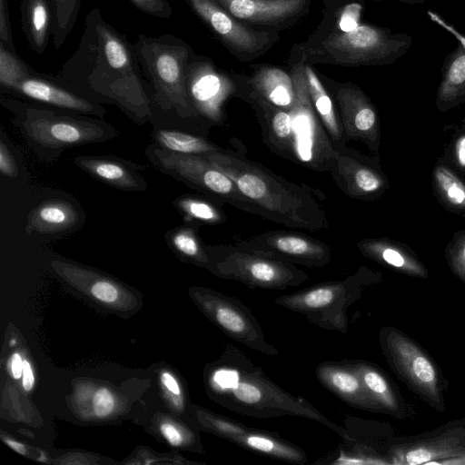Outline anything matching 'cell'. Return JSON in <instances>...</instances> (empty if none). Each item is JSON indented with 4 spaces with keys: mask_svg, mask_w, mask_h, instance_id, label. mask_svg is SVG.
I'll return each mask as SVG.
<instances>
[{
    "mask_svg": "<svg viewBox=\"0 0 465 465\" xmlns=\"http://www.w3.org/2000/svg\"><path fill=\"white\" fill-rule=\"evenodd\" d=\"M141 73L134 44L94 7L75 51L63 64L60 81L86 94L143 104L147 96Z\"/></svg>",
    "mask_w": 465,
    "mask_h": 465,
    "instance_id": "obj_1",
    "label": "cell"
},
{
    "mask_svg": "<svg viewBox=\"0 0 465 465\" xmlns=\"http://www.w3.org/2000/svg\"><path fill=\"white\" fill-rule=\"evenodd\" d=\"M205 380L210 398L227 410L258 419L286 415L310 419L348 440L345 428L305 399L284 391L232 343H226L221 356L208 365Z\"/></svg>",
    "mask_w": 465,
    "mask_h": 465,
    "instance_id": "obj_2",
    "label": "cell"
},
{
    "mask_svg": "<svg viewBox=\"0 0 465 465\" xmlns=\"http://www.w3.org/2000/svg\"><path fill=\"white\" fill-rule=\"evenodd\" d=\"M230 177L258 215L289 228L320 231L329 221L319 199L323 193L306 184L292 183L244 156L222 150L205 155Z\"/></svg>",
    "mask_w": 465,
    "mask_h": 465,
    "instance_id": "obj_3",
    "label": "cell"
},
{
    "mask_svg": "<svg viewBox=\"0 0 465 465\" xmlns=\"http://www.w3.org/2000/svg\"><path fill=\"white\" fill-rule=\"evenodd\" d=\"M308 64L381 66L396 62L412 45V37L391 28L361 23L355 29L331 35L317 42L297 44Z\"/></svg>",
    "mask_w": 465,
    "mask_h": 465,
    "instance_id": "obj_4",
    "label": "cell"
},
{
    "mask_svg": "<svg viewBox=\"0 0 465 465\" xmlns=\"http://www.w3.org/2000/svg\"><path fill=\"white\" fill-rule=\"evenodd\" d=\"M381 276L362 266L344 280L320 282L278 296L274 302L304 315L310 322L322 329L346 334L349 307L360 300L367 287L379 282Z\"/></svg>",
    "mask_w": 465,
    "mask_h": 465,
    "instance_id": "obj_5",
    "label": "cell"
},
{
    "mask_svg": "<svg viewBox=\"0 0 465 465\" xmlns=\"http://www.w3.org/2000/svg\"><path fill=\"white\" fill-rule=\"evenodd\" d=\"M142 73L153 84L157 97L185 115H194L186 91V69L195 54L183 39L169 34L138 35L134 44Z\"/></svg>",
    "mask_w": 465,
    "mask_h": 465,
    "instance_id": "obj_6",
    "label": "cell"
},
{
    "mask_svg": "<svg viewBox=\"0 0 465 465\" xmlns=\"http://www.w3.org/2000/svg\"><path fill=\"white\" fill-rule=\"evenodd\" d=\"M287 69L294 84V103L289 111L292 129V162L315 172L330 173L337 150L312 105L304 56L297 44L287 57Z\"/></svg>",
    "mask_w": 465,
    "mask_h": 465,
    "instance_id": "obj_7",
    "label": "cell"
},
{
    "mask_svg": "<svg viewBox=\"0 0 465 465\" xmlns=\"http://www.w3.org/2000/svg\"><path fill=\"white\" fill-rule=\"evenodd\" d=\"M379 341L393 373L430 407L445 412L446 380L430 355L416 341L393 326L381 329Z\"/></svg>",
    "mask_w": 465,
    "mask_h": 465,
    "instance_id": "obj_8",
    "label": "cell"
},
{
    "mask_svg": "<svg viewBox=\"0 0 465 465\" xmlns=\"http://www.w3.org/2000/svg\"><path fill=\"white\" fill-rule=\"evenodd\" d=\"M208 270L216 276L252 289L285 291L306 282L308 274L294 264L235 244L206 246Z\"/></svg>",
    "mask_w": 465,
    "mask_h": 465,
    "instance_id": "obj_9",
    "label": "cell"
},
{
    "mask_svg": "<svg viewBox=\"0 0 465 465\" xmlns=\"http://www.w3.org/2000/svg\"><path fill=\"white\" fill-rule=\"evenodd\" d=\"M191 10L237 59L251 62L267 54L280 40L278 32L250 27L226 11L216 0H185Z\"/></svg>",
    "mask_w": 465,
    "mask_h": 465,
    "instance_id": "obj_10",
    "label": "cell"
},
{
    "mask_svg": "<svg viewBox=\"0 0 465 465\" xmlns=\"http://www.w3.org/2000/svg\"><path fill=\"white\" fill-rule=\"evenodd\" d=\"M193 296L203 312L226 336L262 354H279V351L267 341L258 319L240 300L202 288L194 290Z\"/></svg>",
    "mask_w": 465,
    "mask_h": 465,
    "instance_id": "obj_11",
    "label": "cell"
},
{
    "mask_svg": "<svg viewBox=\"0 0 465 465\" xmlns=\"http://www.w3.org/2000/svg\"><path fill=\"white\" fill-rule=\"evenodd\" d=\"M162 165L213 199L258 215L255 207L241 193L234 182L205 155L157 152Z\"/></svg>",
    "mask_w": 465,
    "mask_h": 465,
    "instance_id": "obj_12",
    "label": "cell"
},
{
    "mask_svg": "<svg viewBox=\"0 0 465 465\" xmlns=\"http://www.w3.org/2000/svg\"><path fill=\"white\" fill-rule=\"evenodd\" d=\"M386 453L391 465H432L465 454V418L420 435L396 438Z\"/></svg>",
    "mask_w": 465,
    "mask_h": 465,
    "instance_id": "obj_13",
    "label": "cell"
},
{
    "mask_svg": "<svg viewBox=\"0 0 465 465\" xmlns=\"http://www.w3.org/2000/svg\"><path fill=\"white\" fill-rule=\"evenodd\" d=\"M186 91L192 106L213 124L222 125L223 107L237 92L232 72L217 67L212 59L194 54L186 69Z\"/></svg>",
    "mask_w": 465,
    "mask_h": 465,
    "instance_id": "obj_14",
    "label": "cell"
},
{
    "mask_svg": "<svg viewBox=\"0 0 465 465\" xmlns=\"http://www.w3.org/2000/svg\"><path fill=\"white\" fill-rule=\"evenodd\" d=\"M322 82L334 98L343 132V140L361 141L378 151L380 125L378 112L366 94L351 82H337L322 75Z\"/></svg>",
    "mask_w": 465,
    "mask_h": 465,
    "instance_id": "obj_15",
    "label": "cell"
},
{
    "mask_svg": "<svg viewBox=\"0 0 465 465\" xmlns=\"http://www.w3.org/2000/svg\"><path fill=\"white\" fill-rule=\"evenodd\" d=\"M280 260L310 268H321L331 262V247L307 234L290 231H268L234 243Z\"/></svg>",
    "mask_w": 465,
    "mask_h": 465,
    "instance_id": "obj_16",
    "label": "cell"
},
{
    "mask_svg": "<svg viewBox=\"0 0 465 465\" xmlns=\"http://www.w3.org/2000/svg\"><path fill=\"white\" fill-rule=\"evenodd\" d=\"M341 143L330 173L337 187L350 198L370 201L388 187L379 163Z\"/></svg>",
    "mask_w": 465,
    "mask_h": 465,
    "instance_id": "obj_17",
    "label": "cell"
},
{
    "mask_svg": "<svg viewBox=\"0 0 465 465\" xmlns=\"http://www.w3.org/2000/svg\"><path fill=\"white\" fill-rule=\"evenodd\" d=\"M233 17L260 31L278 32L297 25L312 0H216Z\"/></svg>",
    "mask_w": 465,
    "mask_h": 465,
    "instance_id": "obj_18",
    "label": "cell"
},
{
    "mask_svg": "<svg viewBox=\"0 0 465 465\" xmlns=\"http://www.w3.org/2000/svg\"><path fill=\"white\" fill-rule=\"evenodd\" d=\"M237 83L235 97L253 109L261 125L264 143L279 156L292 162V129L290 112L263 99L251 89L238 73L232 72Z\"/></svg>",
    "mask_w": 465,
    "mask_h": 465,
    "instance_id": "obj_19",
    "label": "cell"
},
{
    "mask_svg": "<svg viewBox=\"0 0 465 465\" xmlns=\"http://www.w3.org/2000/svg\"><path fill=\"white\" fill-rule=\"evenodd\" d=\"M25 125L29 136L45 147L89 143L103 136L99 126L66 117L36 118Z\"/></svg>",
    "mask_w": 465,
    "mask_h": 465,
    "instance_id": "obj_20",
    "label": "cell"
},
{
    "mask_svg": "<svg viewBox=\"0 0 465 465\" xmlns=\"http://www.w3.org/2000/svg\"><path fill=\"white\" fill-rule=\"evenodd\" d=\"M315 374L323 387L351 407L378 412L351 360L322 361Z\"/></svg>",
    "mask_w": 465,
    "mask_h": 465,
    "instance_id": "obj_21",
    "label": "cell"
},
{
    "mask_svg": "<svg viewBox=\"0 0 465 465\" xmlns=\"http://www.w3.org/2000/svg\"><path fill=\"white\" fill-rule=\"evenodd\" d=\"M362 381L364 389L378 412L406 420L411 409L386 372L375 363L351 360Z\"/></svg>",
    "mask_w": 465,
    "mask_h": 465,
    "instance_id": "obj_22",
    "label": "cell"
},
{
    "mask_svg": "<svg viewBox=\"0 0 465 465\" xmlns=\"http://www.w3.org/2000/svg\"><path fill=\"white\" fill-rule=\"evenodd\" d=\"M432 18L457 40L456 47L444 57L437 90L436 104L446 110L465 102V33L458 32L435 14Z\"/></svg>",
    "mask_w": 465,
    "mask_h": 465,
    "instance_id": "obj_23",
    "label": "cell"
},
{
    "mask_svg": "<svg viewBox=\"0 0 465 465\" xmlns=\"http://www.w3.org/2000/svg\"><path fill=\"white\" fill-rule=\"evenodd\" d=\"M239 74L263 99L284 110L292 109L295 94L293 80L288 69L258 64L249 67V74Z\"/></svg>",
    "mask_w": 465,
    "mask_h": 465,
    "instance_id": "obj_24",
    "label": "cell"
},
{
    "mask_svg": "<svg viewBox=\"0 0 465 465\" xmlns=\"http://www.w3.org/2000/svg\"><path fill=\"white\" fill-rule=\"evenodd\" d=\"M366 258L411 277L425 279L429 272L407 247L386 238L364 239L357 242Z\"/></svg>",
    "mask_w": 465,
    "mask_h": 465,
    "instance_id": "obj_25",
    "label": "cell"
},
{
    "mask_svg": "<svg viewBox=\"0 0 465 465\" xmlns=\"http://www.w3.org/2000/svg\"><path fill=\"white\" fill-rule=\"evenodd\" d=\"M15 92L34 100L65 109L80 112H91L94 109L92 103L74 91L62 86L45 74L35 71L18 84Z\"/></svg>",
    "mask_w": 465,
    "mask_h": 465,
    "instance_id": "obj_26",
    "label": "cell"
},
{
    "mask_svg": "<svg viewBox=\"0 0 465 465\" xmlns=\"http://www.w3.org/2000/svg\"><path fill=\"white\" fill-rule=\"evenodd\" d=\"M22 31L31 50L43 54L53 35L54 1L21 0Z\"/></svg>",
    "mask_w": 465,
    "mask_h": 465,
    "instance_id": "obj_27",
    "label": "cell"
},
{
    "mask_svg": "<svg viewBox=\"0 0 465 465\" xmlns=\"http://www.w3.org/2000/svg\"><path fill=\"white\" fill-rule=\"evenodd\" d=\"M362 0H323L322 18L306 42H317L331 35L355 29L364 8Z\"/></svg>",
    "mask_w": 465,
    "mask_h": 465,
    "instance_id": "obj_28",
    "label": "cell"
},
{
    "mask_svg": "<svg viewBox=\"0 0 465 465\" xmlns=\"http://www.w3.org/2000/svg\"><path fill=\"white\" fill-rule=\"evenodd\" d=\"M236 444L251 451L298 465H304L308 461L306 453L301 448L278 434L261 429L247 427Z\"/></svg>",
    "mask_w": 465,
    "mask_h": 465,
    "instance_id": "obj_29",
    "label": "cell"
},
{
    "mask_svg": "<svg viewBox=\"0 0 465 465\" xmlns=\"http://www.w3.org/2000/svg\"><path fill=\"white\" fill-rule=\"evenodd\" d=\"M304 72L312 105L332 143L335 145L345 143L339 113L334 107L331 94L312 64L304 63Z\"/></svg>",
    "mask_w": 465,
    "mask_h": 465,
    "instance_id": "obj_30",
    "label": "cell"
},
{
    "mask_svg": "<svg viewBox=\"0 0 465 465\" xmlns=\"http://www.w3.org/2000/svg\"><path fill=\"white\" fill-rule=\"evenodd\" d=\"M78 221V213L64 201L42 203L34 209L28 219V228L43 233H51L71 228Z\"/></svg>",
    "mask_w": 465,
    "mask_h": 465,
    "instance_id": "obj_31",
    "label": "cell"
},
{
    "mask_svg": "<svg viewBox=\"0 0 465 465\" xmlns=\"http://www.w3.org/2000/svg\"><path fill=\"white\" fill-rule=\"evenodd\" d=\"M77 164L96 178L114 186L127 190H137L135 177L121 163L94 158H79Z\"/></svg>",
    "mask_w": 465,
    "mask_h": 465,
    "instance_id": "obj_32",
    "label": "cell"
},
{
    "mask_svg": "<svg viewBox=\"0 0 465 465\" xmlns=\"http://www.w3.org/2000/svg\"><path fill=\"white\" fill-rule=\"evenodd\" d=\"M156 140L168 151L179 153L209 155L223 150L200 136L175 130H159Z\"/></svg>",
    "mask_w": 465,
    "mask_h": 465,
    "instance_id": "obj_33",
    "label": "cell"
},
{
    "mask_svg": "<svg viewBox=\"0 0 465 465\" xmlns=\"http://www.w3.org/2000/svg\"><path fill=\"white\" fill-rule=\"evenodd\" d=\"M433 183L443 203L456 211H465V184L444 165H438L433 172Z\"/></svg>",
    "mask_w": 465,
    "mask_h": 465,
    "instance_id": "obj_34",
    "label": "cell"
},
{
    "mask_svg": "<svg viewBox=\"0 0 465 465\" xmlns=\"http://www.w3.org/2000/svg\"><path fill=\"white\" fill-rule=\"evenodd\" d=\"M34 69L16 52L0 43V85L2 89L15 92L18 84L28 77Z\"/></svg>",
    "mask_w": 465,
    "mask_h": 465,
    "instance_id": "obj_35",
    "label": "cell"
},
{
    "mask_svg": "<svg viewBox=\"0 0 465 465\" xmlns=\"http://www.w3.org/2000/svg\"><path fill=\"white\" fill-rule=\"evenodd\" d=\"M54 1V24L52 42L58 50L66 40L69 33L74 28L82 0H53Z\"/></svg>",
    "mask_w": 465,
    "mask_h": 465,
    "instance_id": "obj_36",
    "label": "cell"
},
{
    "mask_svg": "<svg viewBox=\"0 0 465 465\" xmlns=\"http://www.w3.org/2000/svg\"><path fill=\"white\" fill-rule=\"evenodd\" d=\"M176 205L188 217L206 224H218L226 221L223 209L209 200L186 196L177 200Z\"/></svg>",
    "mask_w": 465,
    "mask_h": 465,
    "instance_id": "obj_37",
    "label": "cell"
},
{
    "mask_svg": "<svg viewBox=\"0 0 465 465\" xmlns=\"http://www.w3.org/2000/svg\"><path fill=\"white\" fill-rule=\"evenodd\" d=\"M171 242L173 247L184 257L193 262L209 268L210 257L204 246L194 230L192 228H181L171 235Z\"/></svg>",
    "mask_w": 465,
    "mask_h": 465,
    "instance_id": "obj_38",
    "label": "cell"
},
{
    "mask_svg": "<svg viewBox=\"0 0 465 465\" xmlns=\"http://www.w3.org/2000/svg\"><path fill=\"white\" fill-rule=\"evenodd\" d=\"M198 420L206 430L234 444L247 428L243 423L205 410L198 411Z\"/></svg>",
    "mask_w": 465,
    "mask_h": 465,
    "instance_id": "obj_39",
    "label": "cell"
},
{
    "mask_svg": "<svg viewBox=\"0 0 465 465\" xmlns=\"http://www.w3.org/2000/svg\"><path fill=\"white\" fill-rule=\"evenodd\" d=\"M445 256L451 272L465 284V232L455 234L447 246Z\"/></svg>",
    "mask_w": 465,
    "mask_h": 465,
    "instance_id": "obj_40",
    "label": "cell"
},
{
    "mask_svg": "<svg viewBox=\"0 0 465 465\" xmlns=\"http://www.w3.org/2000/svg\"><path fill=\"white\" fill-rule=\"evenodd\" d=\"M143 13L163 19L170 18L173 10L168 0H129Z\"/></svg>",
    "mask_w": 465,
    "mask_h": 465,
    "instance_id": "obj_41",
    "label": "cell"
},
{
    "mask_svg": "<svg viewBox=\"0 0 465 465\" xmlns=\"http://www.w3.org/2000/svg\"><path fill=\"white\" fill-rule=\"evenodd\" d=\"M160 430L165 440L173 446L192 445L195 441L192 432L187 433L172 422L163 423Z\"/></svg>",
    "mask_w": 465,
    "mask_h": 465,
    "instance_id": "obj_42",
    "label": "cell"
},
{
    "mask_svg": "<svg viewBox=\"0 0 465 465\" xmlns=\"http://www.w3.org/2000/svg\"><path fill=\"white\" fill-rule=\"evenodd\" d=\"M10 22L8 0H0V43L16 52Z\"/></svg>",
    "mask_w": 465,
    "mask_h": 465,
    "instance_id": "obj_43",
    "label": "cell"
},
{
    "mask_svg": "<svg viewBox=\"0 0 465 465\" xmlns=\"http://www.w3.org/2000/svg\"><path fill=\"white\" fill-rule=\"evenodd\" d=\"M94 412L98 417H106L114 409L115 401L111 391L106 388L99 389L94 397Z\"/></svg>",
    "mask_w": 465,
    "mask_h": 465,
    "instance_id": "obj_44",
    "label": "cell"
},
{
    "mask_svg": "<svg viewBox=\"0 0 465 465\" xmlns=\"http://www.w3.org/2000/svg\"><path fill=\"white\" fill-rule=\"evenodd\" d=\"M94 298L104 303H112L118 297L117 288L108 281H97L91 287Z\"/></svg>",
    "mask_w": 465,
    "mask_h": 465,
    "instance_id": "obj_45",
    "label": "cell"
},
{
    "mask_svg": "<svg viewBox=\"0 0 465 465\" xmlns=\"http://www.w3.org/2000/svg\"><path fill=\"white\" fill-rule=\"evenodd\" d=\"M0 172L4 176L10 178H15L18 174L15 162L3 141H0Z\"/></svg>",
    "mask_w": 465,
    "mask_h": 465,
    "instance_id": "obj_46",
    "label": "cell"
},
{
    "mask_svg": "<svg viewBox=\"0 0 465 465\" xmlns=\"http://www.w3.org/2000/svg\"><path fill=\"white\" fill-rule=\"evenodd\" d=\"M161 381L166 390L171 392V394L177 397L181 396L182 390L180 384L177 379L172 373L168 371L163 372L161 375Z\"/></svg>",
    "mask_w": 465,
    "mask_h": 465,
    "instance_id": "obj_47",
    "label": "cell"
},
{
    "mask_svg": "<svg viewBox=\"0 0 465 465\" xmlns=\"http://www.w3.org/2000/svg\"><path fill=\"white\" fill-rule=\"evenodd\" d=\"M454 158L457 165L465 169V134L458 137L454 143Z\"/></svg>",
    "mask_w": 465,
    "mask_h": 465,
    "instance_id": "obj_48",
    "label": "cell"
},
{
    "mask_svg": "<svg viewBox=\"0 0 465 465\" xmlns=\"http://www.w3.org/2000/svg\"><path fill=\"white\" fill-rule=\"evenodd\" d=\"M22 383H23L24 389L27 391L32 390L34 383H35V376H34V372H33L31 364L26 360H24Z\"/></svg>",
    "mask_w": 465,
    "mask_h": 465,
    "instance_id": "obj_49",
    "label": "cell"
},
{
    "mask_svg": "<svg viewBox=\"0 0 465 465\" xmlns=\"http://www.w3.org/2000/svg\"><path fill=\"white\" fill-rule=\"evenodd\" d=\"M24 360L19 353H14L11 358V372L15 379H19L23 373Z\"/></svg>",
    "mask_w": 465,
    "mask_h": 465,
    "instance_id": "obj_50",
    "label": "cell"
},
{
    "mask_svg": "<svg viewBox=\"0 0 465 465\" xmlns=\"http://www.w3.org/2000/svg\"><path fill=\"white\" fill-rule=\"evenodd\" d=\"M437 465H465V454L436 461Z\"/></svg>",
    "mask_w": 465,
    "mask_h": 465,
    "instance_id": "obj_51",
    "label": "cell"
},
{
    "mask_svg": "<svg viewBox=\"0 0 465 465\" xmlns=\"http://www.w3.org/2000/svg\"><path fill=\"white\" fill-rule=\"evenodd\" d=\"M4 440L9 447H11L13 450L17 451L18 453L23 454V455L25 453V448L22 443H19L14 440H10V439H4Z\"/></svg>",
    "mask_w": 465,
    "mask_h": 465,
    "instance_id": "obj_52",
    "label": "cell"
},
{
    "mask_svg": "<svg viewBox=\"0 0 465 465\" xmlns=\"http://www.w3.org/2000/svg\"><path fill=\"white\" fill-rule=\"evenodd\" d=\"M379 1V0H376ZM400 2L409 4V5H420L424 3L426 0H398Z\"/></svg>",
    "mask_w": 465,
    "mask_h": 465,
    "instance_id": "obj_53",
    "label": "cell"
},
{
    "mask_svg": "<svg viewBox=\"0 0 465 465\" xmlns=\"http://www.w3.org/2000/svg\"><path fill=\"white\" fill-rule=\"evenodd\" d=\"M363 2H366L367 0H362Z\"/></svg>",
    "mask_w": 465,
    "mask_h": 465,
    "instance_id": "obj_54",
    "label": "cell"
}]
</instances>
